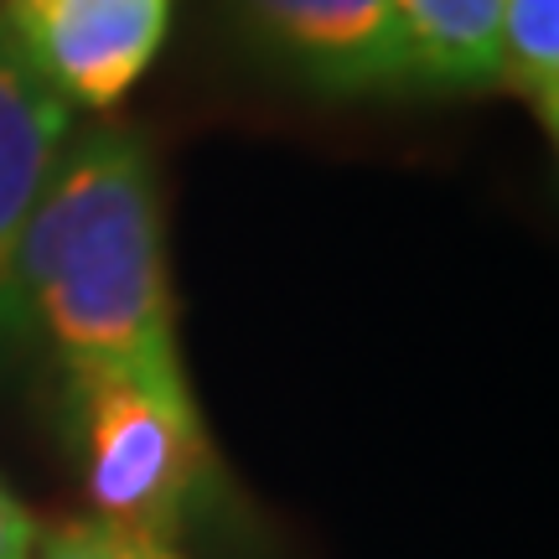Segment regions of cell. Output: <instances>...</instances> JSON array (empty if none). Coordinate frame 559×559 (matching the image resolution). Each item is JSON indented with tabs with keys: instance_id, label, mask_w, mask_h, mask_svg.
Masks as SVG:
<instances>
[{
	"instance_id": "cell-6",
	"label": "cell",
	"mask_w": 559,
	"mask_h": 559,
	"mask_svg": "<svg viewBox=\"0 0 559 559\" xmlns=\"http://www.w3.org/2000/svg\"><path fill=\"white\" fill-rule=\"evenodd\" d=\"M409 41L415 88L477 94L498 88V26L502 0H394Z\"/></svg>"
},
{
	"instance_id": "cell-1",
	"label": "cell",
	"mask_w": 559,
	"mask_h": 559,
	"mask_svg": "<svg viewBox=\"0 0 559 559\" xmlns=\"http://www.w3.org/2000/svg\"><path fill=\"white\" fill-rule=\"evenodd\" d=\"M37 326L68 373H140L181 383L160 192L130 130L68 135L58 171L21 228L5 332Z\"/></svg>"
},
{
	"instance_id": "cell-5",
	"label": "cell",
	"mask_w": 559,
	"mask_h": 559,
	"mask_svg": "<svg viewBox=\"0 0 559 559\" xmlns=\"http://www.w3.org/2000/svg\"><path fill=\"white\" fill-rule=\"evenodd\" d=\"M68 135H73V104L37 73V62L26 58L21 37L0 11V342H11L5 290L21 228L32 218L41 187L58 171Z\"/></svg>"
},
{
	"instance_id": "cell-7",
	"label": "cell",
	"mask_w": 559,
	"mask_h": 559,
	"mask_svg": "<svg viewBox=\"0 0 559 559\" xmlns=\"http://www.w3.org/2000/svg\"><path fill=\"white\" fill-rule=\"evenodd\" d=\"M498 88L519 94L549 135L559 130V0H502Z\"/></svg>"
},
{
	"instance_id": "cell-9",
	"label": "cell",
	"mask_w": 559,
	"mask_h": 559,
	"mask_svg": "<svg viewBox=\"0 0 559 559\" xmlns=\"http://www.w3.org/2000/svg\"><path fill=\"white\" fill-rule=\"evenodd\" d=\"M32 539H37L32 513L0 492V559H32Z\"/></svg>"
},
{
	"instance_id": "cell-8",
	"label": "cell",
	"mask_w": 559,
	"mask_h": 559,
	"mask_svg": "<svg viewBox=\"0 0 559 559\" xmlns=\"http://www.w3.org/2000/svg\"><path fill=\"white\" fill-rule=\"evenodd\" d=\"M32 559H177L171 544L140 539V534H124V528H109L99 519H68L52 523V528H37L32 539Z\"/></svg>"
},
{
	"instance_id": "cell-4",
	"label": "cell",
	"mask_w": 559,
	"mask_h": 559,
	"mask_svg": "<svg viewBox=\"0 0 559 559\" xmlns=\"http://www.w3.org/2000/svg\"><path fill=\"white\" fill-rule=\"evenodd\" d=\"M37 73L68 104L124 99L166 37V0H0Z\"/></svg>"
},
{
	"instance_id": "cell-3",
	"label": "cell",
	"mask_w": 559,
	"mask_h": 559,
	"mask_svg": "<svg viewBox=\"0 0 559 559\" xmlns=\"http://www.w3.org/2000/svg\"><path fill=\"white\" fill-rule=\"evenodd\" d=\"M249 37L321 94L415 88L394 0H239Z\"/></svg>"
},
{
	"instance_id": "cell-2",
	"label": "cell",
	"mask_w": 559,
	"mask_h": 559,
	"mask_svg": "<svg viewBox=\"0 0 559 559\" xmlns=\"http://www.w3.org/2000/svg\"><path fill=\"white\" fill-rule=\"evenodd\" d=\"M83 409V492L88 519L166 544L207 481V436L181 383L140 373L73 379Z\"/></svg>"
}]
</instances>
